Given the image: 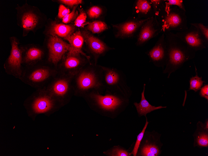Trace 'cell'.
I'll return each mask as SVG.
<instances>
[{"instance_id": "cell-1", "label": "cell", "mask_w": 208, "mask_h": 156, "mask_svg": "<svg viewBox=\"0 0 208 156\" xmlns=\"http://www.w3.org/2000/svg\"><path fill=\"white\" fill-rule=\"evenodd\" d=\"M167 52V61L163 73L171 74L181 68L184 63L193 59L196 52L188 46L173 32L164 33Z\"/></svg>"}, {"instance_id": "cell-2", "label": "cell", "mask_w": 208, "mask_h": 156, "mask_svg": "<svg viewBox=\"0 0 208 156\" xmlns=\"http://www.w3.org/2000/svg\"><path fill=\"white\" fill-rule=\"evenodd\" d=\"M162 32H181L188 28L186 11L177 7L168 5L164 0L155 15Z\"/></svg>"}, {"instance_id": "cell-3", "label": "cell", "mask_w": 208, "mask_h": 156, "mask_svg": "<svg viewBox=\"0 0 208 156\" xmlns=\"http://www.w3.org/2000/svg\"><path fill=\"white\" fill-rule=\"evenodd\" d=\"M57 68L46 60L35 64L24 66L20 80L36 89L45 87L57 74Z\"/></svg>"}, {"instance_id": "cell-4", "label": "cell", "mask_w": 208, "mask_h": 156, "mask_svg": "<svg viewBox=\"0 0 208 156\" xmlns=\"http://www.w3.org/2000/svg\"><path fill=\"white\" fill-rule=\"evenodd\" d=\"M23 105L28 115L33 120L39 114L49 115L62 106L45 88L36 89L26 99Z\"/></svg>"}, {"instance_id": "cell-5", "label": "cell", "mask_w": 208, "mask_h": 156, "mask_svg": "<svg viewBox=\"0 0 208 156\" xmlns=\"http://www.w3.org/2000/svg\"><path fill=\"white\" fill-rule=\"evenodd\" d=\"M17 24L22 30V36L31 31L35 33L42 28L45 22V15L37 7L26 2L22 6L17 5Z\"/></svg>"}, {"instance_id": "cell-6", "label": "cell", "mask_w": 208, "mask_h": 156, "mask_svg": "<svg viewBox=\"0 0 208 156\" xmlns=\"http://www.w3.org/2000/svg\"><path fill=\"white\" fill-rule=\"evenodd\" d=\"M73 77L57 74L45 88L48 92L62 106L70 100Z\"/></svg>"}, {"instance_id": "cell-7", "label": "cell", "mask_w": 208, "mask_h": 156, "mask_svg": "<svg viewBox=\"0 0 208 156\" xmlns=\"http://www.w3.org/2000/svg\"><path fill=\"white\" fill-rule=\"evenodd\" d=\"M73 80L76 87L81 91L99 88L103 85L101 66L78 72L74 76Z\"/></svg>"}, {"instance_id": "cell-8", "label": "cell", "mask_w": 208, "mask_h": 156, "mask_svg": "<svg viewBox=\"0 0 208 156\" xmlns=\"http://www.w3.org/2000/svg\"><path fill=\"white\" fill-rule=\"evenodd\" d=\"M9 40L11 48L4 63V68L7 74L20 79L24 69L22 49L21 46H19L20 42L16 37H11Z\"/></svg>"}, {"instance_id": "cell-9", "label": "cell", "mask_w": 208, "mask_h": 156, "mask_svg": "<svg viewBox=\"0 0 208 156\" xmlns=\"http://www.w3.org/2000/svg\"><path fill=\"white\" fill-rule=\"evenodd\" d=\"M49 36L46 45L48 53L46 60L57 68L59 64L69 51L70 45L57 36Z\"/></svg>"}, {"instance_id": "cell-10", "label": "cell", "mask_w": 208, "mask_h": 156, "mask_svg": "<svg viewBox=\"0 0 208 156\" xmlns=\"http://www.w3.org/2000/svg\"><path fill=\"white\" fill-rule=\"evenodd\" d=\"M148 19H139L133 16L121 23L112 24L115 36L121 39L136 37L141 26Z\"/></svg>"}, {"instance_id": "cell-11", "label": "cell", "mask_w": 208, "mask_h": 156, "mask_svg": "<svg viewBox=\"0 0 208 156\" xmlns=\"http://www.w3.org/2000/svg\"><path fill=\"white\" fill-rule=\"evenodd\" d=\"M174 34L196 52L207 48L208 47V41L192 25H191L190 27L186 30L177 32Z\"/></svg>"}, {"instance_id": "cell-12", "label": "cell", "mask_w": 208, "mask_h": 156, "mask_svg": "<svg viewBox=\"0 0 208 156\" xmlns=\"http://www.w3.org/2000/svg\"><path fill=\"white\" fill-rule=\"evenodd\" d=\"M161 32H162L161 28L156 17L154 16L149 18L140 27L136 36L135 44L137 46H142Z\"/></svg>"}, {"instance_id": "cell-13", "label": "cell", "mask_w": 208, "mask_h": 156, "mask_svg": "<svg viewBox=\"0 0 208 156\" xmlns=\"http://www.w3.org/2000/svg\"><path fill=\"white\" fill-rule=\"evenodd\" d=\"M150 62L155 66L162 68L165 66L167 61V52L164 33L159 37L154 46L145 52Z\"/></svg>"}, {"instance_id": "cell-14", "label": "cell", "mask_w": 208, "mask_h": 156, "mask_svg": "<svg viewBox=\"0 0 208 156\" xmlns=\"http://www.w3.org/2000/svg\"><path fill=\"white\" fill-rule=\"evenodd\" d=\"M80 54L69 51L57 66L59 73L74 77L78 72L82 60Z\"/></svg>"}, {"instance_id": "cell-15", "label": "cell", "mask_w": 208, "mask_h": 156, "mask_svg": "<svg viewBox=\"0 0 208 156\" xmlns=\"http://www.w3.org/2000/svg\"><path fill=\"white\" fill-rule=\"evenodd\" d=\"M24 66L33 65L45 60V50L39 45L29 44L21 46Z\"/></svg>"}, {"instance_id": "cell-16", "label": "cell", "mask_w": 208, "mask_h": 156, "mask_svg": "<svg viewBox=\"0 0 208 156\" xmlns=\"http://www.w3.org/2000/svg\"><path fill=\"white\" fill-rule=\"evenodd\" d=\"M103 70V83L110 87L127 86L126 78L125 74L116 69L101 66Z\"/></svg>"}, {"instance_id": "cell-17", "label": "cell", "mask_w": 208, "mask_h": 156, "mask_svg": "<svg viewBox=\"0 0 208 156\" xmlns=\"http://www.w3.org/2000/svg\"><path fill=\"white\" fill-rule=\"evenodd\" d=\"M82 34L96 61L100 56L109 50L114 49L108 47L103 41L88 31H83Z\"/></svg>"}, {"instance_id": "cell-18", "label": "cell", "mask_w": 208, "mask_h": 156, "mask_svg": "<svg viewBox=\"0 0 208 156\" xmlns=\"http://www.w3.org/2000/svg\"><path fill=\"white\" fill-rule=\"evenodd\" d=\"M96 104L105 111H113L123 104V101L116 95L107 94L105 96L94 93L91 95Z\"/></svg>"}, {"instance_id": "cell-19", "label": "cell", "mask_w": 208, "mask_h": 156, "mask_svg": "<svg viewBox=\"0 0 208 156\" xmlns=\"http://www.w3.org/2000/svg\"><path fill=\"white\" fill-rule=\"evenodd\" d=\"M133 16L139 19H147L154 16L150 0H136L132 7Z\"/></svg>"}, {"instance_id": "cell-20", "label": "cell", "mask_w": 208, "mask_h": 156, "mask_svg": "<svg viewBox=\"0 0 208 156\" xmlns=\"http://www.w3.org/2000/svg\"><path fill=\"white\" fill-rule=\"evenodd\" d=\"M74 29L75 27L73 25L54 21L51 23L45 31L46 35H56L64 39L73 33Z\"/></svg>"}, {"instance_id": "cell-21", "label": "cell", "mask_w": 208, "mask_h": 156, "mask_svg": "<svg viewBox=\"0 0 208 156\" xmlns=\"http://www.w3.org/2000/svg\"><path fill=\"white\" fill-rule=\"evenodd\" d=\"M64 39L68 41L70 45V47L69 51L81 54L86 57L88 59H89L90 57L87 56L82 50L84 39L80 31H76Z\"/></svg>"}, {"instance_id": "cell-22", "label": "cell", "mask_w": 208, "mask_h": 156, "mask_svg": "<svg viewBox=\"0 0 208 156\" xmlns=\"http://www.w3.org/2000/svg\"><path fill=\"white\" fill-rule=\"evenodd\" d=\"M197 128L194 134V146L208 147V129L202 123L199 122L197 123Z\"/></svg>"}, {"instance_id": "cell-23", "label": "cell", "mask_w": 208, "mask_h": 156, "mask_svg": "<svg viewBox=\"0 0 208 156\" xmlns=\"http://www.w3.org/2000/svg\"><path fill=\"white\" fill-rule=\"evenodd\" d=\"M145 84H144L143 90L141 93V98L140 102L139 103L135 102L134 105L136 107L139 116H146V114L154 110L166 108L167 106H155L150 104L146 99L144 97V91Z\"/></svg>"}, {"instance_id": "cell-24", "label": "cell", "mask_w": 208, "mask_h": 156, "mask_svg": "<svg viewBox=\"0 0 208 156\" xmlns=\"http://www.w3.org/2000/svg\"><path fill=\"white\" fill-rule=\"evenodd\" d=\"M108 28L107 24L100 20H96L88 23L87 29L94 34H98Z\"/></svg>"}, {"instance_id": "cell-25", "label": "cell", "mask_w": 208, "mask_h": 156, "mask_svg": "<svg viewBox=\"0 0 208 156\" xmlns=\"http://www.w3.org/2000/svg\"><path fill=\"white\" fill-rule=\"evenodd\" d=\"M194 66L196 75L191 78L190 79L189 90H193L195 92H196L200 89L203 83L205 82L202 80V77H199L198 76L197 69L195 64Z\"/></svg>"}, {"instance_id": "cell-26", "label": "cell", "mask_w": 208, "mask_h": 156, "mask_svg": "<svg viewBox=\"0 0 208 156\" xmlns=\"http://www.w3.org/2000/svg\"><path fill=\"white\" fill-rule=\"evenodd\" d=\"M159 149L156 145L149 144L143 147L141 154L144 156H156L159 154Z\"/></svg>"}, {"instance_id": "cell-27", "label": "cell", "mask_w": 208, "mask_h": 156, "mask_svg": "<svg viewBox=\"0 0 208 156\" xmlns=\"http://www.w3.org/2000/svg\"><path fill=\"white\" fill-rule=\"evenodd\" d=\"M103 13V9L99 6L91 7L87 12V15L90 18L95 19H98L102 17Z\"/></svg>"}, {"instance_id": "cell-28", "label": "cell", "mask_w": 208, "mask_h": 156, "mask_svg": "<svg viewBox=\"0 0 208 156\" xmlns=\"http://www.w3.org/2000/svg\"><path fill=\"white\" fill-rule=\"evenodd\" d=\"M146 117V122L141 132L138 135L134 149L131 153L130 154V155L132 154H133L134 156H136L141 141L143 139L145 129L149 123V122L147 121V117Z\"/></svg>"}, {"instance_id": "cell-29", "label": "cell", "mask_w": 208, "mask_h": 156, "mask_svg": "<svg viewBox=\"0 0 208 156\" xmlns=\"http://www.w3.org/2000/svg\"><path fill=\"white\" fill-rule=\"evenodd\" d=\"M190 24L196 28L206 39L208 41V26H205L201 23H190Z\"/></svg>"}, {"instance_id": "cell-30", "label": "cell", "mask_w": 208, "mask_h": 156, "mask_svg": "<svg viewBox=\"0 0 208 156\" xmlns=\"http://www.w3.org/2000/svg\"><path fill=\"white\" fill-rule=\"evenodd\" d=\"M87 16L86 13L81 11L74 21V25L78 27H83L85 24Z\"/></svg>"}, {"instance_id": "cell-31", "label": "cell", "mask_w": 208, "mask_h": 156, "mask_svg": "<svg viewBox=\"0 0 208 156\" xmlns=\"http://www.w3.org/2000/svg\"><path fill=\"white\" fill-rule=\"evenodd\" d=\"M77 7V6L76 5L74 6L72 11L63 18L62 19V21L64 23H69L74 19L77 14V12H75L76 9Z\"/></svg>"}, {"instance_id": "cell-32", "label": "cell", "mask_w": 208, "mask_h": 156, "mask_svg": "<svg viewBox=\"0 0 208 156\" xmlns=\"http://www.w3.org/2000/svg\"><path fill=\"white\" fill-rule=\"evenodd\" d=\"M167 3L169 5L177 7L180 9L186 11L183 1L182 0H166Z\"/></svg>"}, {"instance_id": "cell-33", "label": "cell", "mask_w": 208, "mask_h": 156, "mask_svg": "<svg viewBox=\"0 0 208 156\" xmlns=\"http://www.w3.org/2000/svg\"><path fill=\"white\" fill-rule=\"evenodd\" d=\"M110 155L111 156H128L130 154L126 151L120 148H115L112 150Z\"/></svg>"}, {"instance_id": "cell-34", "label": "cell", "mask_w": 208, "mask_h": 156, "mask_svg": "<svg viewBox=\"0 0 208 156\" xmlns=\"http://www.w3.org/2000/svg\"><path fill=\"white\" fill-rule=\"evenodd\" d=\"M70 13V10L62 4L59 5L58 16L60 19H62L66 15Z\"/></svg>"}, {"instance_id": "cell-35", "label": "cell", "mask_w": 208, "mask_h": 156, "mask_svg": "<svg viewBox=\"0 0 208 156\" xmlns=\"http://www.w3.org/2000/svg\"><path fill=\"white\" fill-rule=\"evenodd\" d=\"M164 0H150L155 15L158 11Z\"/></svg>"}, {"instance_id": "cell-36", "label": "cell", "mask_w": 208, "mask_h": 156, "mask_svg": "<svg viewBox=\"0 0 208 156\" xmlns=\"http://www.w3.org/2000/svg\"><path fill=\"white\" fill-rule=\"evenodd\" d=\"M59 1L69 6H76L78 4H81L82 2L80 0H59Z\"/></svg>"}, {"instance_id": "cell-37", "label": "cell", "mask_w": 208, "mask_h": 156, "mask_svg": "<svg viewBox=\"0 0 208 156\" xmlns=\"http://www.w3.org/2000/svg\"><path fill=\"white\" fill-rule=\"evenodd\" d=\"M199 95L201 97L208 100V84H205L200 88Z\"/></svg>"}]
</instances>
